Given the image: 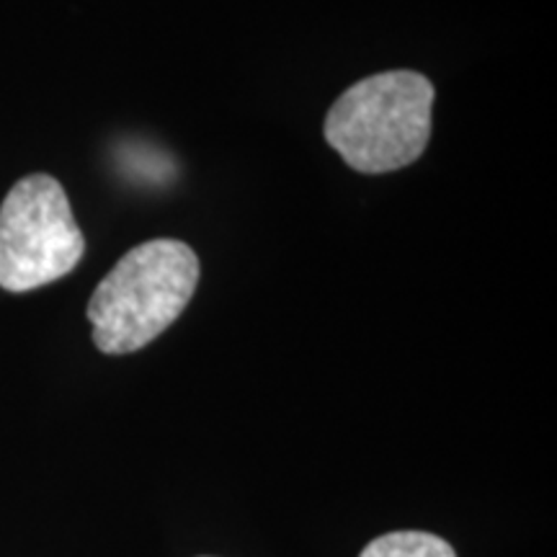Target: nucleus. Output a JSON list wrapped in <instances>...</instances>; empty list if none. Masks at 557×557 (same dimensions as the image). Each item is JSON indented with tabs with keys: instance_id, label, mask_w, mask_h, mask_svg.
I'll return each instance as SVG.
<instances>
[{
	"instance_id": "nucleus-1",
	"label": "nucleus",
	"mask_w": 557,
	"mask_h": 557,
	"mask_svg": "<svg viewBox=\"0 0 557 557\" xmlns=\"http://www.w3.org/2000/svg\"><path fill=\"white\" fill-rule=\"evenodd\" d=\"M197 284L199 259L184 240L156 238L132 248L88 302L96 348L122 357L152 344L181 318Z\"/></svg>"
},
{
	"instance_id": "nucleus-2",
	"label": "nucleus",
	"mask_w": 557,
	"mask_h": 557,
	"mask_svg": "<svg viewBox=\"0 0 557 557\" xmlns=\"http://www.w3.org/2000/svg\"><path fill=\"white\" fill-rule=\"evenodd\" d=\"M434 83L389 70L354 83L325 116V139L354 171L377 176L416 163L431 137Z\"/></svg>"
},
{
	"instance_id": "nucleus-3",
	"label": "nucleus",
	"mask_w": 557,
	"mask_h": 557,
	"mask_svg": "<svg viewBox=\"0 0 557 557\" xmlns=\"http://www.w3.org/2000/svg\"><path fill=\"white\" fill-rule=\"evenodd\" d=\"M86 253L78 222L58 178H21L0 205V287L32 292L67 276Z\"/></svg>"
},
{
	"instance_id": "nucleus-4",
	"label": "nucleus",
	"mask_w": 557,
	"mask_h": 557,
	"mask_svg": "<svg viewBox=\"0 0 557 557\" xmlns=\"http://www.w3.org/2000/svg\"><path fill=\"white\" fill-rule=\"evenodd\" d=\"M359 557H457L447 540L431 532H389L372 540Z\"/></svg>"
}]
</instances>
